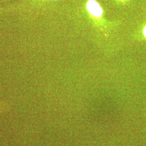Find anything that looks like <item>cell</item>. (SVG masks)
Returning a JSON list of instances; mask_svg holds the SVG:
<instances>
[{"label": "cell", "mask_w": 146, "mask_h": 146, "mask_svg": "<svg viewBox=\"0 0 146 146\" xmlns=\"http://www.w3.org/2000/svg\"><path fill=\"white\" fill-rule=\"evenodd\" d=\"M87 9L89 13L94 17H100L103 14V10L96 0H89L87 3Z\"/></svg>", "instance_id": "1"}, {"label": "cell", "mask_w": 146, "mask_h": 146, "mask_svg": "<svg viewBox=\"0 0 146 146\" xmlns=\"http://www.w3.org/2000/svg\"><path fill=\"white\" fill-rule=\"evenodd\" d=\"M143 35H144V36L146 37V26H145V27L144 28V29H143Z\"/></svg>", "instance_id": "2"}, {"label": "cell", "mask_w": 146, "mask_h": 146, "mask_svg": "<svg viewBox=\"0 0 146 146\" xmlns=\"http://www.w3.org/2000/svg\"><path fill=\"white\" fill-rule=\"evenodd\" d=\"M3 112V110H0V113H1V114H2Z\"/></svg>", "instance_id": "3"}]
</instances>
